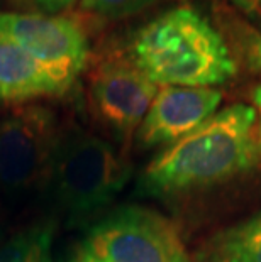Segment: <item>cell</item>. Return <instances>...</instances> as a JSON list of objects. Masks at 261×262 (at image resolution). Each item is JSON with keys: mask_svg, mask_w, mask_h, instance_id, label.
<instances>
[{"mask_svg": "<svg viewBox=\"0 0 261 262\" xmlns=\"http://www.w3.org/2000/svg\"><path fill=\"white\" fill-rule=\"evenodd\" d=\"M158 0H80V10L104 19H122L143 12Z\"/></svg>", "mask_w": 261, "mask_h": 262, "instance_id": "cell-12", "label": "cell"}, {"mask_svg": "<svg viewBox=\"0 0 261 262\" xmlns=\"http://www.w3.org/2000/svg\"><path fill=\"white\" fill-rule=\"evenodd\" d=\"M59 136L56 115L27 105L0 120V186L12 194L44 188Z\"/></svg>", "mask_w": 261, "mask_h": 262, "instance_id": "cell-5", "label": "cell"}, {"mask_svg": "<svg viewBox=\"0 0 261 262\" xmlns=\"http://www.w3.org/2000/svg\"><path fill=\"white\" fill-rule=\"evenodd\" d=\"M158 85L129 58H109L93 70L88 100L93 117L121 142H129L146 117Z\"/></svg>", "mask_w": 261, "mask_h": 262, "instance_id": "cell-7", "label": "cell"}, {"mask_svg": "<svg viewBox=\"0 0 261 262\" xmlns=\"http://www.w3.org/2000/svg\"><path fill=\"white\" fill-rule=\"evenodd\" d=\"M236 5L237 9L243 10L246 14H254L256 12V5H254V0H229Z\"/></svg>", "mask_w": 261, "mask_h": 262, "instance_id": "cell-16", "label": "cell"}, {"mask_svg": "<svg viewBox=\"0 0 261 262\" xmlns=\"http://www.w3.org/2000/svg\"><path fill=\"white\" fill-rule=\"evenodd\" d=\"M254 5H256V7H261V0H254Z\"/></svg>", "mask_w": 261, "mask_h": 262, "instance_id": "cell-17", "label": "cell"}, {"mask_svg": "<svg viewBox=\"0 0 261 262\" xmlns=\"http://www.w3.org/2000/svg\"><path fill=\"white\" fill-rule=\"evenodd\" d=\"M256 122L251 105L222 108L161 150L143 172V189L153 196H176L243 174L253 168L259 152Z\"/></svg>", "mask_w": 261, "mask_h": 262, "instance_id": "cell-1", "label": "cell"}, {"mask_svg": "<svg viewBox=\"0 0 261 262\" xmlns=\"http://www.w3.org/2000/svg\"><path fill=\"white\" fill-rule=\"evenodd\" d=\"M73 262H192L178 228L144 206H122L98 220Z\"/></svg>", "mask_w": 261, "mask_h": 262, "instance_id": "cell-4", "label": "cell"}, {"mask_svg": "<svg viewBox=\"0 0 261 262\" xmlns=\"http://www.w3.org/2000/svg\"><path fill=\"white\" fill-rule=\"evenodd\" d=\"M126 159L95 134L59 130L46 186L70 225H83L107 208L129 180Z\"/></svg>", "mask_w": 261, "mask_h": 262, "instance_id": "cell-3", "label": "cell"}, {"mask_svg": "<svg viewBox=\"0 0 261 262\" xmlns=\"http://www.w3.org/2000/svg\"><path fill=\"white\" fill-rule=\"evenodd\" d=\"M237 48L246 59L248 66L261 78V34L251 27H239L236 29Z\"/></svg>", "mask_w": 261, "mask_h": 262, "instance_id": "cell-13", "label": "cell"}, {"mask_svg": "<svg viewBox=\"0 0 261 262\" xmlns=\"http://www.w3.org/2000/svg\"><path fill=\"white\" fill-rule=\"evenodd\" d=\"M253 103H254V110H256V132H258V146L261 150V86H256L253 90Z\"/></svg>", "mask_w": 261, "mask_h": 262, "instance_id": "cell-15", "label": "cell"}, {"mask_svg": "<svg viewBox=\"0 0 261 262\" xmlns=\"http://www.w3.org/2000/svg\"><path fill=\"white\" fill-rule=\"evenodd\" d=\"M129 59L158 86L214 88L237 71L222 34L192 7L171 9L143 26Z\"/></svg>", "mask_w": 261, "mask_h": 262, "instance_id": "cell-2", "label": "cell"}, {"mask_svg": "<svg viewBox=\"0 0 261 262\" xmlns=\"http://www.w3.org/2000/svg\"><path fill=\"white\" fill-rule=\"evenodd\" d=\"M27 7L34 9L36 12L46 15H58L65 10L73 7L80 0H21Z\"/></svg>", "mask_w": 261, "mask_h": 262, "instance_id": "cell-14", "label": "cell"}, {"mask_svg": "<svg viewBox=\"0 0 261 262\" xmlns=\"http://www.w3.org/2000/svg\"><path fill=\"white\" fill-rule=\"evenodd\" d=\"M0 39L26 51L71 90L90 56L87 32L73 19L39 12H0Z\"/></svg>", "mask_w": 261, "mask_h": 262, "instance_id": "cell-6", "label": "cell"}, {"mask_svg": "<svg viewBox=\"0 0 261 262\" xmlns=\"http://www.w3.org/2000/svg\"><path fill=\"white\" fill-rule=\"evenodd\" d=\"M53 241L51 224L27 227L0 245V262H53Z\"/></svg>", "mask_w": 261, "mask_h": 262, "instance_id": "cell-11", "label": "cell"}, {"mask_svg": "<svg viewBox=\"0 0 261 262\" xmlns=\"http://www.w3.org/2000/svg\"><path fill=\"white\" fill-rule=\"evenodd\" d=\"M222 93L205 86H163L136 132L137 142L151 149L171 146L217 114Z\"/></svg>", "mask_w": 261, "mask_h": 262, "instance_id": "cell-8", "label": "cell"}, {"mask_svg": "<svg viewBox=\"0 0 261 262\" xmlns=\"http://www.w3.org/2000/svg\"><path fill=\"white\" fill-rule=\"evenodd\" d=\"M200 262H261V210L217 233L202 249Z\"/></svg>", "mask_w": 261, "mask_h": 262, "instance_id": "cell-10", "label": "cell"}, {"mask_svg": "<svg viewBox=\"0 0 261 262\" xmlns=\"http://www.w3.org/2000/svg\"><path fill=\"white\" fill-rule=\"evenodd\" d=\"M70 88L15 44L0 39V105L61 97Z\"/></svg>", "mask_w": 261, "mask_h": 262, "instance_id": "cell-9", "label": "cell"}]
</instances>
